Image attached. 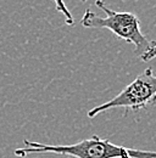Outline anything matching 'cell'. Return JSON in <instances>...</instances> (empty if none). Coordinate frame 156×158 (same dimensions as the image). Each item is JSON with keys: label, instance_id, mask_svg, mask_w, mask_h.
<instances>
[{"label": "cell", "instance_id": "4", "mask_svg": "<svg viewBox=\"0 0 156 158\" xmlns=\"http://www.w3.org/2000/svg\"><path fill=\"white\" fill-rule=\"evenodd\" d=\"M53 1H54V4H55L56 11H58V12H61V14L63 15V17H65V23H66L67 26H70V27L73 26L75 19H73L71 11L67 9V6H66V4H65V0H53Z\"/></svg>", "mask_w": 156, "mask_h": 158}, {"label": "cell", "instance_id": "2", "mask_svg": "<svg viewBox=\"0 0 156 158\" xmlns=\"http://www.w3.org/2000/svg\"><path fill=\"white\" fill-rule=\"evenodd\" d=\"M23 142L26 147L15 150L17 157H26L29 153H56L75 158H156V152L154 151L126 148L110 142V140L100 139L98 135L65 146L45 145L29 140H24Z\"/></svg>", "mask_w": 156, "mask_h": 158}, {"label": "cell", "instance_id": "1", "mask_svg": "<svg viewBox=\"0 0 156 158\" xmlns=\"http://www.w3.org/2000/svg\"><path fill=\"white\" fill-rule=\"evenodd\" d=\"M95 5L104 16L97 15L93 10L87 9L80 19L84 28H105L112 32L117 38L134 46V54L143 62L156 59V40H150L141 32L140 20L136 14L127 11H115L110 9L105 0H95Z\"/></svg>", "mask_w": 156, "mask_h": 158}, {"label": "cell", "instance_id": "5", "mask_svg": "<svg viewBox=\"0 0 156 158\" xmlns=\"http://www.w3.org/2000/svg\"><path fill=\"white\" fill-rule=\"evenodd\" d=\"M82 1H87V0H82Z\"/></svg>", "mask_w": 156, "mask_h": 158}, {"label": "cell", "instance_id": "3", "mask_svg": "<svg viewBox=\"0 0 156 158\" xmlns=\"http://www.w3.org/2000/svg\"><path fill=\"white\" fill-rule=\"evenodd\" d=\"M154 105H156V74L151 67H148L114 99L92 108L88 117L94 118L114 108H123L124 114H127L129 111L139 112Z\"/></svg>", "mask_w": 156, "mask_h": 158}]
</instances>
